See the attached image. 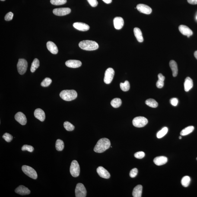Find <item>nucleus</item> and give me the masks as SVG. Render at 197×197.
<instances>
[{
    "mask_svg": "<svg viewBox=\"0 0 197 197\" xmlns=\"http://www.w3.org/2000/svg\"><path fill=\"white\" fill-rule=\"evenodd\" d=\"M111 146L110 141L107 138L100 139L95 146L94 151L96 153H102L109 148Z\"/></svg>",
    "mask_w": 197,
    "mask_h": 197,
    "instance_id": "1",
    "label": "nucleus"
},
{
    "mask_svg": "<svg viewBox=\"0 0 197 197\" xmlns=\"http://www.w3.org/2000/svg\"><path fill=\"white\" fill-rule=\"evenodd\" d=\"M79 45L81 49L88 51L96 50L99 48L97 42L93 41H83L79 42Z\"/></svg>",
    "mask_w": 197,
    "mask_h": 197,
    "instance_id": "2",
    "label": "nucleus"
},
{
    "mask_svg": "<svg viewBox=\"0 0 197 197\" xmlns=\"http://www.w3.org/2000/svg\"><path fill=\"white\" fill-rule=\"evenodd\" d=\"M60 97L66 101H70L76 98L77 93L74 90H64L60 93Z\"/></svg>",
    "mask_w": 197,
    "mask_h": 197,
    "instance_id": "3",
    "label": "nucleus"
},
{
    "mask_svg": "<svg viewBox=\"0 0 197 197\" xmlns=\"http://www.w3.org/2000/svg\"><path fill=\"white\" fill-rule=\"evenodd\" d=\"M148 123V120L144 117L138 116L134 118L133 120V124L137 128H142Z\"/></svg>",
    "mask_w": 197,
    "mask_h": 197,
    "instance_id": "4",
    "label": "nucleus"
},
{
    "mask_svg": "<svg viewBox=\"0 0 197 197\" xmlns=\"http://www.w3.org/2000/svg\"><path fill=\"white\" fill-rule=\"evenodd\" d=\"M70 172L72 176L74 177H77L79 175L80 166L77 161L74 160L72 162L70 168Z\"/></svg>",
    "mask_w": 197,
    "mask_h": 197,
    "instance_id": "5",
    "label": "nucleus"
},
{
    "mask_svg": "<svg viewBox=\"0 0 197 197\" xmlns=\"http://www.w3.org/2000/svg\"><path fill=\"white\" fill-rule=\"evenodd\" d=\"M22 170L25 174L32 179H36L37 178V174L36 171L33 168L27 165H23L22 167Z\"/></svg>",
    "mask_w": 197,
    "mask_h": 197,
    "instance_id": "6",
    "label": "nucleus"
},
{
    "mask_svg": "<svg viewBox=\"0 0 197 197\" xmlns=\"http://www.w3.org/2000/svg\"><path fill=\"white\" fill-rule=\"evenodd\" d=\"M28 63L26 60L24 59L19 60L17 65L18 71L20 74H23L27 71Z\"/></svg>",
    "mask_w": 197,
    "mask_h": 197,
    "instance_id": "7",
    "label": "nucleus"
},
{
    "mask_svg": "<svg viewBox=\"0 0 197 197\" xmlns=\"http://www.w3.org/2000/svg\"><path fill=\"white\" fill-rule=\"evenodd\" d=\"M76 197H85L87 195V191L82 183H78L76 186L75 190Z\"/></svg>",
    "mask_w": 197,
    "mask_h": 197,
    "instance_id": "8",
    "label": "nucleus"
},
{
    "mask_svg": "<svg viewBox=\"0 0 197 197\" xmlns=\"http://www.w3.org/2000/svg\"><path fill=\"white\" fill-rule=\"evenodd\" d=\"M115 72L113 69L111 68H108L105 72L104 81L106 84H109L113 80Z\"/></svg>",
    "mask_w": 197,
    "mask_h": 197,
    "instance_id": "9",
    "label": "nucleus"
},
{
    "mask_svg": "<svg viewBox=\"0 0 197 197\" xmlns=\"http://www.w3.org/2000/svg\"><path fill=\"white\" fill-rule=\"evenodd\" d=\"M71 12V9L69 8H57L53 10V14L57 16L66 15Z\"/></svg>",
    "mask_w": 197,
    "mask_h": 197,
    "instance_id": "10",
    "label": "nucleus"
},
{
    "mask_svg": "<svg viewBox=\"0 0 197 197\" xmlns=\"http://www.w3.org/2000/svg\"><path fill=\"white\" fill-rule=\"evenodd\" d=\"M136 8L140 12L146 14H150L152 12V9L149 6L143 4H138Z\"/></svg>",
    "mask_w": 197,
    "mask_h": 197,
    "instance_id": "11",
    "label": "nucleus"
},
{
    "mask_svg": "<svg viewBox=\"0 0 197 197\" xmlns=\"http://www.w3.org/2000/svg\"><path fill=\"white\" fill-rule=\"evenodd\" d=\"M179 30L182 34L189 38L193 34V32L189 27L184 25H180L179 27Z\"/></svg>",
    "mask_w": 197,
    "mask_h": 197,
    "instance_id": "12",
    "label": "nucleus"
},
{
    "mask_svg": "<svg viewBox=\"0 0 197 197\" xmlns=\"http://www.w3.org/2000/svg\"><path fill=\"white\" fill-rule=\"evenodd\" d=\"M15 118L16 121L22 125H25L27 123V119L26 116L22 112H17L15 116Z\"/></svg>",
    "mask_w": 197,
    "mask_h": 197,
    "instance_id": "13",
    "label": "nucleus"
},
{
    "mask_svg": "<svg viewBox=\"0 0 197 197\" xmlns=\"http://www.w3.org/2000/svg\"><path fill=\"white\" fill-rule=\"evenodd\" d=\"M73 26L76 29L81 31H87L90 28V26L86 23L77 22L73 24Z\"/></svg>",
    "mask_w": 197,
    "mask_h": 197,
    "instance_id": "14",
    "label": "nucleus"
},
{
    "mask_svg": "<svg viewBox=\"0 0 197 197\" xmlns=\"http://www.w3.org/2000/svg\"><path fill=\"white\" fill-rule=\"evenodd\" d=\"M96 170L98 174L100 177L106 179H109L110 177V175L109 172L102 166H99Z\"/></svg>",
    "mask_w": 197,
    "mask_h": 197,
    "instance_id": "15",
    "label": "nucleus"
},
{
    "mask_svg": "<svg viewBox=\"0 0 197 197\" xmlns=\"http://www.w3.org/2000/svg\"><path fill=\"white\" fill-rule=\"evenodd\" d=\"M114 26L117 30H120L123 27L124 24L123 19L121 17H116L113 20Z\"/></svg>",
    "mask_w": 197,
    "mask_h": 197,
    "instance_id": "16",
    "label": "nucleus"
},
{
    "mask_svg": "<svg viewBox=\"0 0 197 197\" xmlns=\"http://www.w3.org/2000/svg\"><path fill=\"white\" fill-rule=\"evenodd\" d=\"M65 65L69 68H77L81 66L82 63L77 60H71L67 61L65 62Z\"/></svg>",
    "mask_w": 197,
    "mask_h": 197,
    "instance_id": "17",
    "label": "nucleus"
},
{
    "mask_svg": "<svg viewBox=\"0 0 197 197\" xmlns=\"http://www.w3.org/2000/svg\"><path fill=\"white\" fill-rule=\"evenodd\" d=\"M15 192L22 195H27L30 193V190L23 185H20L16 188Z\"/></svg>",
    "mask_w": 197,
    "mask_h": 197,
    "instance_id": "18",
    "label": "nucleus"
},
{
    "mask_svg": "<svg viewBox=\"0 0 197 197\" xmlns=\"http://www.w3.org/2000/svg\"><path fill=\"white\" fill-rule=\"evenodd\" d=\"M34 115L35 117L39 121L43 122L45 119V112L40 109H37L35 110Z\"/></svg>",
    "mask_w": 197,
    "mask_h": 197,
    "instance_id": "19",
    "label": "nucleus"
},
{
    "mask_svg": "<svg viewBox=\"0 0 197 197\" xmlns=\"http://www.w3.org/2000/svg\"><path fill=\"white\" fill-rule=\"evenodd\" d=\"M154 163L157 166H161L165 164L168 161V158L164 156H159L154 158Z\"/></svg>",
    "mask_w": 197,
    "mask_h": 197,
    "instance_id": "20",
    "label": "nucleus"
},
{
    "mask_svg": "<svg viewBox=\"0 0 197 197\" xmlns=\"http://www.w3.org/2000/svg\"><path fill=\"white\" fill-rule=\"evenodd\" d=\"M46 46L48 50L51 53L55 54V55L58 53V48L54 42L52 41L48 42L46 43Z\"/></svg>",
    "mask_w": 197,
    "mask_h": 197,
    "instance_id": "21",
    "label": "nucleus"
},
{
    "mask_svg": "<svg viewBox=\"0 0 197 197\" xmlns=\"http://www.w3.org/2000/svg\"><path fill=\"white\" fill-rule=\"evenodd\" d=\"M193 86V82L190 77H187L184 83V90L186 92L189 91Z\"/></svg>",
    "mask_w": 197,
    "mask_h": 197,
    "instance_id": "22",
    "label": "nucleus"
},
{
    "mask_svg": "<svg viewBox=\"0 0 197 197\" xmlns=\"http://www.w3.org/2000/svg\"><path fill=\"white\" fill-rule=\"evenodd\" d=\"M169 66L172 70L173 76L176 77L177 75L178 71L177 64L176 61L172 60L169 62Z\"/></svg>",
    "mask_w": 197,
    "mask_h": 197,
    "instance_id": "23",
    "label": "nucleus"
},
{
    "mask_svg": "<svg viewBox=\"0 0 197 197\" xmlns=\"http://www.w3.org/2000/svg\"><path fill=\"white\" fill-rule=\"evenodd\" d=\"M142 186L138 185L134 188L133 190L132 195L134 197H141L142 194Z\"/></svg>",
    "mask_w": 197,
    "mask_h": 197,
    "instance_id": "24",
    "label": "nucleus"
},
{
    "mask_svg": "<svg viewBox=\"0 0 197 197\" xmlns=\"http://www.w3.org/2000/svg\"><path fill=\"white\" fill-rule=\"evenodd\" d=\"M134 33L137 41L140 42H143L144 41V38H143L141 30L139 28H134Z\"/></svg>",
    "mask_w": 197,
    "mask_h": 197,
    "instance_id": "25",
    "label": "nucleus"
},
{
    "mask_svg": "<svg viewBox=\"0 0 197 197\" xmlns=\"http://www.w3.org/2000/svg\"><path fill=\"white\" fill-rule=\"evenodd\" d=\"M194 129L193 126H189L184 128L180 132V134L182 136H185L188 135L193 132Z\"/></svg>",
    "mask_w": 197,
    "mask_h": 197,
    "instance_id": "26",
    "label": "nucleus"
},
{
    "mask_svg": "<svg viewBox=\"0 0 197 197\" xmlns=\"http://www.w3.org/2000/svg\"><path fill=\"white\" fill-rule=\"evenodd\" d=\"M122 100L119 98H115L112 99L111 102V104L112 107L115 108L119 107L122 104Z\"/></svg>",
    "mask_w": 197,
    "mask_h": 197,
    "instance_id": "27",
    "label": "nucleus"
},
{
    "mask_svg": "<svg viewBox=\"0 0 197 197\" xmlns=\"http://www.w3.org/2000/svg\"><path fill=\"white\" fill-rule=\"evenodd\" d=\"M145 104L147 106L152 108H156L158 106V103L153 99H149L146 100Z\"/></svg>",
    "mask_w": 197,
    "mask_h": 197,
    "instance_id": "28",
    "label": "nucleus"
},
{
    "mask_svg": "<svg viewBox=\"0 0 197 197\" xmlns=\"http://www.w3.org/2000/svg\"><path fill=\"white\" fill-rule=\"evenodd\" d=\"M39 66V61L37 58H35L32 62L30 71L32 72H34Z\"/></svg>",
    "mask_w": 197,
    "mask_h": 197,
    "instance_id": "29",
    "label": "nucleus"
},
{
    "mask_svg": "<svg viewBox=\"0 0 197 197\" xmlns=\"http://www.w3.org/2000/svg\"><path fill=\"white\" fill-rule=\"evenodd\" d=\"M64 142L60 139L57 140L55 143V148L58 151H62L64 148Z\"/></svg>",
    "mask_w": 197,
    "mask_h": 197,
    "instance_id": "30",
    "label": "nucleus"
},
{
    "mask_svg": "<svg viewBox=\"0 0 197 197\" xmlns=\"http://www.w3.org/2000/svg\"><path fill=\"white\" fill-rule=\"evenodd\" d=\"M190 182V177L188 176H185L182 178V181H181V183L182 186L185 187H187L189 186Z\"/></svg>",
    "mask_w": 197,
    "mask_h": 197,
    "instance_id": "31",
    "label": "nucleus"
},
{
    "mask_svg": "<svg viewBox=\"0 0 197 197\" xmlns=\"http://www.w3.org/2000/svg\"><path fill=\"white\" fill-rule=\"evenodd\" d=\"M120 86L121 90L125 92L128 91L130 88V83L128 81H125L124 83H121Z\"/></svg>",
    "mask_w": 197,
    "mask_h": 197,
    "instance_id": "32",
    "label": "nucleus"
},
{
    "mask_svg": "<svg viewBox=\"0 0 197 197\" xmlns=\"http://www.w3.org/2000/svg\"><path fill=\"white\" fill-rule=\"evenodd\" d=\"M168 131V128L166 127H164L159 131L157 134V137L158 138H163L166 135Z\"/></svg>",
    "mask_w": 197,
    "mask_h": 197,
    "instance_id": "33",
    "label": "nucleus"
},
{
    "mask_svg": "<svg viewBox=\"0 0 197 197\" xmlns=\"http://www.w3.org/2000/svg\"><path fill=\"white\" fill-rule=\"evenodd\" d=\"M64 126L65 129L68 131H72L74 129V125L68 121H66L64 123Z\"/></svg>",
    "mask_w": 197,
    "mask_h": 197,
    "instance_id": "34",
    "label": "nucleus"
},
{
    "mask_svg": "<svg viewBox=\"0 0 197 197\" xmlns=\"http://www.w3.org/2000/svg\"><path fill=\"white\" fill-rule=\"evenodd\" d=\"M52 82V80L49 77H46L41 83V86L43 87H47L49 86Z\"/></svg>",
    "mask_w": 197,
    "mask_h": 197,
    "instance_id": "35",
    "label": "nucleus"
},
{
    "mask_svg": "<svg viewBox=\"0 0 197 197\" xmlns=\"http://www.w3.org/2000/svg\"><path fill=\"white\" fill-rule=\"evenodd\" d=\"M67 0H50L51 4L55 5H61L67 3Z\"/></svg>",
    "mask_w": 197,
    "mask_h": 197,
    "instance_id": "36",
    "label": "nucleus"
},
{
    "mask_svg": "<svg viewBox=\"0 0 197 197\" xmlns=\"http://www.w3.org/2000/svg\"><path fill=\"white\" fill-rule=\"evenodd\" d=\"M3 138L7 142H10L13 139V137L11 134L6 133L4 134L2 136Z\"/></svg>",
    "mask_w": 197,
    "mask_h": 197,
    "instance_id": "37",
    "label": "nucleus"
},
{
    "mask_svg": "<svg viewBox=\"0 0 197 197\" xmlns=\"http://www.w3.org/2000/svg\"><path fill=\"white\" fill-rule=\"evenodd\" d=\"M21 149L22 151L27 150L30 152H32L34 150V148L32 146L25 144L22 147Z\"/></svg>",
    "mask_w": 197,
    "mask_h": 197,
    "instance_id": "38",
    "label": "nucleus"
},
{
    "mask_svg": "<svg viewBox=\"0 0 197 197\" xmlns=\"http://www.w3.org/2000/svg\"><path fill=\"white\" fill-rule=\"evenodd\" d=\"M134 156L136 158L142 159L145 156V153L143 151H138L136 153Z\"/></svg>",
    "mask_w": 197,
    "mask_h": 197,
    "instance_id": "39",
    "label": "nucleus"
},
{
    "mask_svg": "<svg viewBox=\"0 0 197 197\" xmlns=\"http://www.w3.org/2000/svg\"><path fill=\"white\" fill-rule=\"evenodd\" d=\"M138 169L136 168L133 169L130 171V176L131 178H134L136 176L138 173Z\"/></svg>",
    "mask_w": 197,
    "mask_h": 197,
    "instance_id": "40",
    "label": "nucleus"
},
{
    "mask_svg": "<svg viewBox=\"0 0 197 197\" xmlns=\"http://www.w3.org/2000/svg\"><path fill=\"white\" fill-rule=\"evenodd\" d=\"M14 14L11 12L7 13L4 17V19L6 21H10L12 20Z\"/></svg>",
    "mask_w": 197,
    "mask_h": 197,
    "instance_id": "41",
    "label": "nucleus"
},
{
    "mask_svg": "<svg viewBox=\"0 0 197 197\" xmlns=\"http://www.w3.org/2000/svg\"><path fill=\"white\" fill-rule=\"evenodd\" d=\"M89 4L93 7L97 6L98 4L97 0H87Z\"/></svg>",
    "mask_w": 197,
    "mask_h": 197,
    "instance_id": "42",
    "label": "nucleus"
},
{
    "mask_svg": "<svg viewBox=\"0 0 197 197\" xmlns=\"http://www.w3.org/2000/svg\"><path fill=\"white\" fill-rule=\"evenodd\" d=\"M163 86H164V81L158 79L156 83V86L158 88H161L163 87Z\"/></svg>",
    "mask_w": 197,
    "mask_h": 197,
    "instance_id": "43",
    "label": "nucleus"
},
{
    "mask_svg": "<svg viewBox=\"0 0 197 197\" xmlns=\"http://www.w3.org/2000/svg\"><path fill=\"white\" fill-rule=\"evenodd\" d=\"M171 104L173 106H177L178 103V100L176 98H173L170 99V100Z\"/></svg>",
    "mask_w": 197,
    "mask_h": 197,
    "instance_id": "44",
    "label": "nucleus"
},
{
    "mask_svg": "<svg viewBox=\"0 0 197 197\" xmlns=\"http://www.w3.org/2000/svg\"><path fill=\"white\" fill-rule=\"evenodd\" d=\"M188 2L191 4H197V0H187Z\"/></svg>",
    "mask_w": 197,
    "mask_h": 197,
    "instance_id": "45",
    "label": "nucleus"
},
{
    "mask_svg": "<svg viewBox=\"0 0 197 197\" xmlns=\"http://www.w3.org/2000/svg\"><path fill=\"white\" fill-rule=\"evenodd\" d=\"M158 79L163 80V81H164L165 79V77L162 74H158Z\"/></svg>",
    "mask_w": 197,
    "mask_h": 197,
    "instance_id": "46",
    "label": "nucleus"
},
{
    "mask_svg": "<svg viewBox=\"0 0 197 197\" xmlns=\"http://www.w3.org/2000/svg\"><path fill=\"white\" fill-rule=\"evenodd\" d=\"M106 4H110L112 2V0H102Z\"/></svg>",
    "mask_w": 197,
    "mask_h": 197,
    "instance_id": "47",
    "label": "nucleus"
},
{
    "mask_svg": "<svg viewBox=\"0 0 197 197\" xmlns=\"http://www.w3.org/2000/svg\"><path fill=\"white\" fill-rule=\"evenodd\" d=\"M194 56H195V57L197 60V50L196 51L195 53H194Z\"/></svg>",
    "mask_w": 197,
    "mask_h": 197,
    "instance_id": "48",
    "label": "nucleus"
},
{
    "mask_svg": "<svg viewBox=\"0 0 197 197\" xmlns=\"http://www.w3.org/2000/svg\"><path fill=\"white\" fill-rule=\"evenodd\" d=\"M179 139H181L182 138V137H181V136H179Z\"/></svg>",
    "mask_w": 197,
    "mask_h": 197,
    "instance_id": "49",
    "label": "nucleus"
},
{
    "mask_svg": "<svg viewBox=\"0 0 197 197\" xmlns=\"http://www.w3.org/2000/svg\"><path fill=\"white\" fill-rule=\"evenodd\" d=\"M1 1H5V0H1Z\"/></svg>",
    "mask_w": 197,
    "mask_h": 197,
    "instance_id": "50",
    "label": "nucleus"
},
{
    "mask_svg": "<svg viewBox=\"0 0 197 197\" xmlns=\"http://www.w3.org/2000/svg\"><path fill=\"white\" fill-rule=\"evenodd\" d=\"M196 19H197V16H196Z\"/></svg>",
    "mask_w": 197,
    "mask_h": 197,
    "instance_id": "51",
    "label": "nucleus"
},
{
    "mask_svg": "<svg viewBox=\"0 0 197 197\" xmlns=\"http://www.w3.org/2000/svg\"><path fill=\"white\" fill-rule=\"evenodd\" d=\"M196 159H197V158H196Z\"/></svg>",
    "mask_w": 197,
    "mask_h": 197,
    "instance_id": "52",
    "label": "nucleus"
}]
</instances>
